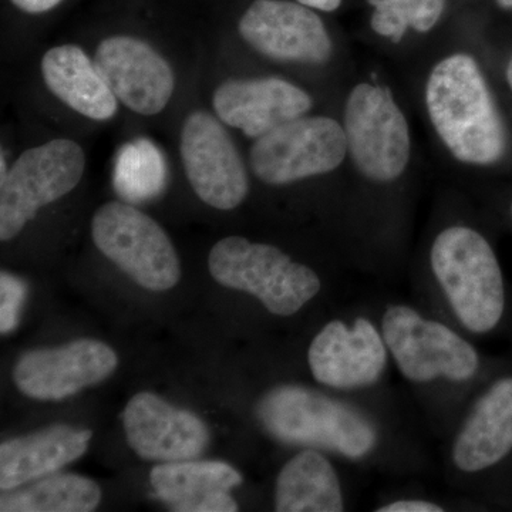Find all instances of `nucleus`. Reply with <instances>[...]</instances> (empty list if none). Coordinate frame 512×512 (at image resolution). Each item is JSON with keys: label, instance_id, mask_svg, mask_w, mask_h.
Segmentation results:
<instances>
[{"label": "nucleus", "instance_id": "obj_4", "mask_svg": "<svg viewBox=\"0 0 512 512\" xmlns=\"http://www.w3.org/2000/svg\"><path fill=\"white\" fill-rule=\"evenodd\" d=\"M208 266L218 284L251 293L274 315H293L320 291L319 276L311 268L296 264L281 249L242 237L217 242Z\"/></svg>", "mask_w": 512, "mask_h": 512}, {"label": "nucleus", "instance_id": "obj_24", "mask_svg": "<svg viewBox=\"0 0 512 512\" xmlns=\"http://www.w3.org/2000/svg\"><path fill=\"white\" fill-rule=\"evenodd\" d=\"M376 10L372 28L399 43L407 28L429 32L439 22L446 0H367Z\"/></svg>", "mask_w": 512, "mask_h": 512}, {"label": "nucleus", "instance_id": "obj_8", "mask_svg": "<svg viewBox=\"0 0 512 512\" xmlns=\"http://www.w3.org/2000/svg\"><path fill=\"white\" fill-rule=\"evenodd\" d=\"M345 133L357 170L380 183L396 180L410 158L406 117L386 89L357 84L345 107Z\"/></svg>", "mask_w": 512, "mask_h": 512}, {"label": "nucleus", "instance_id": "obj_11", "mask_svg": "<svg viewBox=\"0 0 512 512\" xmlns=\"http://www.w3.org/2000/svg\"><path fill=\"white\" fill-rule=\"evenodd\" d=\"M238 29L256 52L281 62L322 64L332 55L322 19L299 2L255 0Z\"/></svg>", "mask_w": 512, "mask_h": 512}, {"label": "nucleus", "instance_id": "obj_19", "mask_svg": "<svg viewBox=\"0 0 512 512\" xmlns=\"http://www.w3.org/2000/svg\"><path fill=\"white\" fill-rule=\"evenodd\" d=\"M512 448V379H501L478 400L454 444V463L466 473L503 460Z\"/></svg>", "mask_w": 512, "mask_h": 512}, {"label": "nucleus", "instance_id": "obj_5", "mask_svg": "<svg viewBox=\"0 0 512 512\" xmlns=\"http://www.w3.org/2000/svg\"><path fill=\"white\" fill-rule=\"evenodd\" d=\"M101 254L148 291H168L180 281L181 265L163 228L126 201L100 207L92 222Z\"/></svg>", "mask_w": 512, "mask_h": 512}, {"label": "nucleus", "instance_id": "obj_17", "mask_svg": "<svg viewBox=\"0 0 512 512\" xmlns=\"http://www.w3.org/2000/svg\"><path fill=\"white\" fill-rule=\"evenodd\" d=\"M151 485L160 500L180 512H237L229 495L242 476L222 461H174L151 470Z\"/></svg>", "mask_w": 512, "mask_h": 512}, {"label": "nucleus", "instance_id": "obj_23", "mask_svg": "<svg viewBox=\"0 0 512 512\" xmlns=\"http://www.w3.org/2000/svg\"><path fill=\"white\" fill-rule=\"evenodd\" d=\"M113 183L117 194L128 204L158 197L167 183V165L156 144L147 138L124 144L117 156Z\"/></svg>", "mask_w": 512, "mask_h": 512}, {"label": "nucleus", "instance_id": "obj_21", "mask_svg": "<svg viewBox=\"0 0 512 512\" xmlns=\"http://www.w3.org/2000/svg\"><path fill=\"white\" fill-rule=\"evenodd\" d=\"M279 512L343 511L338 476L318 451L306 450L289 460L276 481Z\"/></svg>", "mask_w": 512, "mask_h": 512}, {"label": "nucleus", "instance_id": "obj_20", "mask_svg": "<svg viewBox=\"0 0 512 512\" xmlns=\"http://www.w3.org/2000/svg\"><path fill=\"white\" fill-rule=\"evenodd\" d=\"M42 76L57 99L87 119L106 121L116 116L117 97L82 47L50 49L42 59Z\"/></svg>", "mask_w": 512, "mask_h": 512}, {"label": "nucleus", "instance_id": "obj_3", "mask_svg": "<svg viewBox=\"0 0 512 512\" xmlns=\"http://www.w3.org/2000/svg\"><path fill=\"white\" fill-rule=\"evenodd\" d=\"M434 275L468 330L490 332L504 313L503 274L493 248L477 231L451 227L431 248Z\"/></svg>", "mask_w": 512, "mask_h": 512}, {"label": "nucleus", "instance_id": "obj_16", "mask_svg": "<svg viewBox=\"0 0 512 512\" xmlns=\"http://www.w3.org/2000/svg\"><path fill=\"white\" fill-rule=\"evenodd\" d=\"M212 107L222 123L247 137L259 138L308 113L312 99L286 80L261 77L220 84L212 96Z\"/></svg>", "mask_w": 512, "mask_h": 512}, {"label": "nucleus", "instance_id": "obj_2", "mask_svg": "<svg viewBox=\"0 0 512 512\" xmlns=\"http://www.w3.org/2000/svg\"><path fill=\"white\" fill-rule=\"evenodd\" d=\"M256 414L276 439L360 458L375 447V427L348 404L301 386H279L262 397Z\"/></svg>", "mask_w": 512, "mask_h": 512}, {"label": "nucleus", "instance_id": "obj_7", "mask_svg": "<svg viewBox=\"0 0 512 512\" xmlns=\"http://www.w3.org/2000/svg\"><path fill=\"white\" fill-rule=\"evenodd\" d=\"M345 128L329 117H298L256 138L249 154L262 183L284 185L330 173L348 153Z\"/></svg>", "mask_w": 512, "mask_h": 512}, {"label": "nucleus", "instance_id": "obj_15", "mask_svg": "<svg viewBox=\"0 0 512 512\" xmlns=\"http://www.w3.org/2000/svg\"><path fill=\"white\" fill-rule=\"evenodd\" d=\"M375 325L356 319L353 328L328 323L309 349V366L318 382L335 389H356L379 380L386 366V342Z\"/></svg>", "mask_w": 512, "mask_h": 512}, {"label": "nucleus", "instance_id": "obj_12", "mask_svg": "<svg viewBox=\"0 0 512 512\" xmlns=\"http://www.w3.org/2000/svg\"><path fill=\"white\" fill-rule=\"evenodd\" d=\"M119 357L106 343L79 339L25 353L13 370L16 386L36 400H63L113 375Z\"/></svg>", "mask_w": 512, "mask_h": 512}, {"label": "nucleus", "instance_id": "obj_6", "mask_svg": "<svg viewBox=\"0 0 512 512\" xmlns=\"http://www.w3.org/2000/svg\"><path fill=\"white\" fill-rule=\"evenodd\" d=\"M84 168L83 148L69 138L26 150L0 184V239L15 238L40 208L73 191Z\"/></svg>", "mask_w": 512, "mask_h": 512}, {"label": "nucleus", "instance_id": "obj_10", "mask_svg": "<svg viewBox=\"0 0 512 512\" xmlns=\"http://www.w3.org/2000/svg\"><path fill=\"white\" fill-rule=\"evenodd\" d=\"M181 158L192 190L217 210L237 208L247 198V168L218 117L192 111L181 128Z\"/></svg>", "mask_w": 512, "mask_h": 512}, {"label": "nucleus", "instance_id": "obj_22", "mask_svg": "<svg viewBox=\"0 0 512 512\" xmlns=\"http://www.w3.org/2000/svg\"><path fill=\"white\" fill-rule=\"evenodd\" d=\"M101 490L96 481L73 474L47 476L25 490L5 494L2 512H90L99 507Z\"/></svg>", "mask_w": 512, "mask_h": 512}, {"label": "nucleus", "instance_id": "obj_9", "mask_svg": "<svg viewBox=\"0 0 512 512\" xmlns=\"http://www.w3.org/2000/svg\"><path fill=\"white\" fill-rule=\"evenodd\" d=\"M383 339L403 375L413 382L439 376L463 382L476 375L478 356L473 346L447 326L421 318L409 306L387 309Z\"/></svg>", "mask_w": 512, "mask_h": 512}, {"label": "nucleus", "instance_id": "obj_14", "mask_svg": "<svg viewBox=\"0 0 512 512\" xmlns=\"http://www.w3.org/2000/svg\"><path fill=\"white\" fill-rule=\"evenodd\" d=\"M121 420L128 444L144 460H191L200 456L210 441V431L200 417L171 406L153 393L131 397Z\"/></svg>", "mask_w": 512, "mask_h": 512}, {"label": "nucleus", "instance_id": "obj_31", "mask_svg": "<svg viewBox=\"0 0 512 512\" xmlns=\"http://www.w3.org/2000/svg\"><path fill=\"white\" fill-rule=\"evenodd\" d=\"M507 79H508V83H510V86L512 89V59H511L510 64H508Z\"/></svg>", "mask_w": 512, "mask_h": 512}, {"label": "nucleus", "instance_id": "obj_13", "mask_svg": "<svg viewBox=\"0 0 512 512\" xmlns=\"http://www.w3.org/2000/svg\"><path fill=\"white\" fill-rule=\"evenodd\" d=\"M94 63L111 92L141 116L161 113L175 89L173 69L156 49L131 36L107 37Z\"/></svg>", "mask_w": 512, "mask_h": 512}, {"label": "nucleus", "instance_id": "obj_28", "mask_svg": "<svg viewBox=\"0 0 512 512\" xmlns=\"http://www.w3.org/2000/svg\"><path fill=\"white\" fill-rule=\"evenodd\" d=\"M303 6L308 8L323 10V12H333L339 8L342 0H298Z\"/></svg>", "mask_w": 512, "mask_h": 512}, {"label": "nucleus", "instance_id": "obj_30", "mask_svg": "<svg viewBox=\"0 0 512 512\" xmlns=\"http://www.w3.org/2000/svg\"><path fill=\"white\" fill-rule=\"evenodd\" d=\"M501 8L512 9V0H497Z\"/></svg>", "mask_w": 512, "mask_h": 512}, {"label": "nucleus", "instance_id": "obj_26", "mask_svg": "<svg viewBox=\"0 0 512 512\" xmlns=\"http://www.w3.org/2000/svg\"><path fill=\"white\" fill-rule=\"evenodd\" d=\"M377 512H443L439 505L427 503V501H397V503L379 508Z\"/></svg>", "mask_w": 512, "mask_h": 512}, {"label": "nucleus", "instance_id": "obj_18", "mask_svg": "<svg viewBox=\"0 0 512 512\" xmlns=\"http://www.w3.org/2000/svg\"><path fill=\"white\" fill-rule=\"evenodd\" d=\"M90 440V430L53 426L3 441L0 446V488L12 491L56 473L82 457Z\"/></svg>", "mask_w": 512, "mask_h": 512}, {"label": "nucleus", "instance_id": "obj_1", "mask_svg": "<svg viewBox=\"0 0 512 512\" xmlns=\"http://www.w3.org/2000/svg\"><path fill=\"white\" fill-rule=\"evenodd\" d=\"M431 123L457 160L493 164L505 151V131L473 57L454 55L434 67L426 89Z\"/></svg>", "mask_w": 512, "mask_h": 512}, {"label": "nucleus", "instance_id": "obj_27", "mask_svg": "<svg viewBox=\"0 0 512 512\" xmlns=\"http://www.w3.org/2000/svg\"><path fill=\"white\" fill-rule=\"evenodd\" d=\"M16 8L30 15H40L55 9L63 0H10Z\"/></svg>", "mask_w": 512, "mask_h": 512}, {"label": "nucleus", "instance_id": "obj_29", "mask_svg": "<svg viewBox=\"0 0 512 512\" xmlns=\"http://www.w3.org/2000/svg\"><path fill=\"white\" fill-rule=\"evenodd\" d=\"M0 168H2V175L0 177L3 178L6 177V174H8V170H6V161H5V154L2 153V160H0Z\"/></svg>", "mask_w": 512, "mask_h": 512}, {"label": "nucleus", "instance_id": "obj_25", "mask_svg": "<svg viewBox=\"0 0 512 512\" xmlns=\"http://www.w3.org/2000/svg\"><path fill=\"white\" fill-rule=\"evenodd\" d=\"M25 282L16 276L2 272L0 275V332L2 335L12 332L18 326L20 308L25 302Z\"/></svg>", "mask_w": 512, "mask_h": 512}]
</instances>
